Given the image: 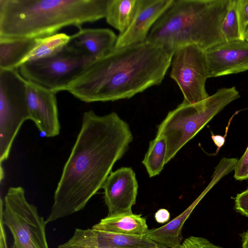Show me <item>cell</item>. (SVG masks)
Listing matches in <instances>:
<instances>
[{
  "mask_svg": "<svg viewBox=\"0 0 248 248\" xmlns=\"http://www.w3.org/2000/svg\"><path fill=\"white\" fill-rule=\"evenodd\" d=\"M35 45V39L0 37V69H18Z\"/></svg>",
  "mask_w": 248,
  "mask_h": 248,
  "instance_id": "obj_18",
  "label": "cell"
},
{
  "mask_svg": "<svg viewBox=\"0 0 248 248\" xmlns=\"http://www.w3.org/2000/svg\"><path fill=\"white\" fill-rule=\"evenodd\" d=\"M239 97L235 87L222 88L201 103L183 102L169 111L158 125L156 134L163 136L167 141L166 164L217 114Z\"/></svg>",
  "mask_w": 248,
  "mask_h": 248,
  "instance_id": "obj_5",
  "label": "cell"
},
{
  "mask_svg": "<svg viewBox=\"0 0 248 248\" xmlns=\"http://www.w3.org/2000/svg\"><path fill=\"white\" fill-rule=\"evenodd\" d=\"M173 52L146 40L115 48L95 61L66 91L86 102L130 98L161 83Z\"/></svg>",
  "mask_w": 248,
  "mask_h": 248,
  "instance_id": "obj_2",
  "label": "cell"
},
{
  "mask_svg": "<svg viewBox=\"0 0 248 248\" xmlns=\"http://www.w3.org/2000/svg\"><path fill=\"white\" fill-rule=\"evenodd\" d=\"M173 0H138L134 17L128 28L119 34L115 48L146 40L149 31Z\"/></svg>",
  "mask_w": 248,
  "mask_h": 248,
  "instance_id": "obj_13",
  "label": "cell"
},
{
  "mask_svg": "<svg viewBox=\"0 0 248 248\" xmlns=\"http://www.w3.org/2000/svg\"><path fill=\"white\" fill-rule=\"evenodd\" d=\"M170 66V76L183 93V102L197 104L209 97L205 88L208 75L204 50L192 45L178 47L173 52Z\"/></svg>",
  "mask_w": 248,
  "mask_h": 248,
  "instance_id": "obj_9",
  "label": "cell"
},
{
  "mask_svg": "<svg viewBox=\"0 0 248 248\" xmlns=\"http://www.w3.org/2000/svg\"><path fill=\"white\" fill-rule=\"evenodd\" d=\"M138 0H108L105 18L107 23L123 33L130 25Z\"/></svg>",
  "mask_w": 248,
  "mask_h": 248,
  "instance_id": "obj_19",
  "label": "cell"
},
{
  "mask_svg": "<svg viewBox=\"0 0 248 248\" xmlns=\"http://www.w3.org/2000/svg\"><path fill=\"white\" fill-rule=\"evenodd\" d=\"M102 188L108 209L107 217L133 213L132 207L136 203L138 184L131 168L124 167L111 171Z\"/></svg>",
  "mask_w": 248,
  "mask_h": 248,
  "instance_id": "obj_10",
  "label": "cell"
},
{
  "mask_svg": "<svg viewBox=\"0 0 248 248\" xmlns=\"http://www.w3.org/2000/svg\"><path fill=\"white\" fill-rule=\"evenodd\" d=\"M35 39V46L23 60L21 65L26 62L47 57L56 53L70 42L71 36L64 33H57Z\"/></svg>",
  "mask_w": 248,
  "mask_h": 248,
  "instance_id": "obj_20",
  "label": "cell"
},
{
  "mask_svg": "<svg viewBox=\"0 0 248 248\" xmlns=\"http://www.w3.org/2000/svg\"><path fill=\"white\" fill-rule=\"evenodd\" d=\"M11 248H16L15 245L13 244V245L11 247Z\"/></svg>",
  "mask_w": 248,
  "mask_h": 248,
  "instance_id": "obj_31",
  "label": "cell"
},
{
  "mask_svg": "<svg viewBox=\"0 0 248 248\" xmlns=\"http://www.w3.org/2000/svg\"></svg>",
  "mask_w": 248,
  "mask_h": 248,
  "instance_id": "obj_32",
  "label": "cell"
},
{
  "mask_svg": "<svg viewBox=\"0 0 248 248\" xmlns=\"http://www.w3.org/2000/svg\"><path fill=\"white\" fill-rule=\"evenodd\" d=\"M212 139L216 145L218 147V149L221 148L225 142V138L220 135H212Z\"/></svg>",
  "mask_w": 248,
  "mask_h": 248,
  "instance_id": "obj_28",
  "label": "cell"
},
{
  "mask_svg": "<svg viewBox=\"0 0 248 248\" xmlns=\"http://www.w3.org/2000/svg\"><path fill=\"white\" fill-rule=\"evenodd\" d=\"M242 248H248V230L241 234Z\"/></svg>",
  "mask_w": 248,
  "mask_h": 248,
  "instance_id": "obj_29",
  "label": "cell"
},
{
  "mask_svg": "<svg viewBox=\"0 0 248 248\" xmlns=\"http://www.w3.org/2000/svg\"><path fill=\"white\" fill-rule=\"evenodd\" d=\"M117 39L115 33L108 29L81 28L71 35L69 43L97 60L114 49Z\"/></svg>",
  "mask_w": 248,
  "mask_h": 248,
  "instance_id": "obj_15",
  "label": "cell"
},
{
  "mask_svg": "<svg viewBox=\"0 0 248 248\" xmlns=\"http://www.w3.org/2000/svg\"><path fill=\"white\" fill-rule=\"evenodd\" d=\"M236 10L240 37L245 40L248 30V0H236Z\"/></svg>",
  "mask_w": 248,
  "mask_h": 248,
  "instance_id": "obj_23",
  "label": "cell"
},
{
  "mask_svg": "<svg viewBox=\"0 0 248 248\" xmlns=\"http://www.w3.org/2000/svg\"><path fill=\"white\" fill-rule=\"evenodd\" d=\"M245 40L248 42V30L246 32Z\"/></svg>",
  "mask_w": 248,
  "mask_h": 248,
  "instance_id": "obj_30",
  "label": "cell"
},
{
  "mask_svg": "<svg viewBox=\"0 0 248 248\" xmlns=\"http://www.w3.org/2000/svg\"><path fill=\"white\" fill-rule=\"evenodd\" d=\"M197 202L198 200L165 225L149 229L144 236L162 248H180L182 228Z\"/></svg>",
  "mask_w": 248,
  "mask_h": 248,
  "instance_id": "obj_17",
  "label": "cell"
},
{
  "mask_svg": "<svg viewBox=\"0 0 248 248\" xmlns=\"http://www.w3.org/2000/svg\"><path fill=\"white\" fill-rule=\"evenodd\" d=\"M92 229L105 232L143 236L149 230L145 218L133 213L106 217L93 226Z\"/></svg>",
  "mask_w": 248,
  "mask_h": 248,
  "instance_id": "obj_16",
  "label": "cell"
},
{
  "mask_svg": "<svg viewBox=\"0 0 248 248\" xmlns=\"http://www.w3.org/2000/svg\"><path fill=\"white\" fill-rule=\"evenodd\" d=\"M208 78L248 70V42L225 41L204 50Z\"/></svg>",
  "mask_w": 248,
  "mask_h": 248,
  "instance_id": "obj_11",
  "label": "cell"
},
{
  "mask_svg": "<svg viewBox=\"0 0 248 248\" xmlns=\"http://www.w3.org/2000/svg\"><path fill=\"white\" fill-rule=\"evenodd\" d=\"M229 0H173L147 39L174 52L195 45L205 50L225 42L221 27Z\"/></svg>",
  "mask_w": 248,
  "mask_h": 248,
  "instance_id": "obj_4",
  "label": "cell"
},
{
  "mask_svg": "<svg viewBox=\"0 0 248 248\" xmlns=\"http://www.w3.org/2000/svg\"><path fill=\"white\" fill-rule=\"evenodd\" d=\"M128 124L115 112L85 111L54 195L47 223L83 209L103 187L115 163L133 140Z\"/></svg>",
  "mask_w": 248,
  "mask_h": 248,
  "instance_id": "obj_1",
  "label": "cell"
},
{
  "mask_svg": "<svg viewBox=\"0 0 248 248\" xmlns=\"http://www.w3.org/2000/svg\"><path fill=\"white\" fill-rule=\"evenodd\" d=\"M170 214L166 209H159L155 214V217L156 221L159 223L167 222L170 219Z\"/></svg>",
  "mask_w": 248,
  "mask_h": 248,
  "instance_id": "obj_27",
  "label": "cell"
},
{
  "mask_svg": "<svg viewBox=\"0 0 248 248\" xmlns=\"http://www.w3.org/2000/svg\"><path fill=\"white\" fill-rule=\"evenodd\" d=\"M67 244L98 248H163L144 235H131L97 231L92 228L76 229Z\"/></svg>",
  "mask_w": 248,
  "mask_h": 248,
  "instance_id": "obj_14",
  "label": "cell"
},
{
  "mask_svg": "<svg viewBox=\"0 0 248 248\" xmlns=\"http://www.w3.org/2000/svg\"><path fill=\"white\" fill-rule=\"evenodd\" d=\"M225 41L242 40L240 37L236 10V0H229L227 11L221 27Z\"/></svg>",
  "mask_w": 248,
  "mask_h": 248,
  "instance_id": "obj_22",
  "label": "cell"
},
{
  "mask_svg": "<svg viewBox=\"0 0 248 248\" xmlns=\"http://www.w3.org/2000/svg\"><path fill=\"white\" fill-rule=\"evenodd\" d=\"M0 217L16 248H49L46 220L39 215L37 207L28 202L22 186L9 188L0 200Z\"/></svg>",
  "mask_w": 248,
  "mask_h": 248,
  "instance_id": "obj_7",
  "label": "cell"
},
{
  "mask_svg": "<svg viewBox=\"0 0 248 248\" xmlns=\"http://www.w3.org/2000/svg\"><path fill=\"white\" fill-rule=\"evenodd\" d=\"M27 95L30 120L46 137L58 135L60 124L56 93L27 80Z\"/></svg>",
  "mask_w": 248,
  "mask_h": 248,
  "instance_id": "obj_12",
  "label": "cell"
},
{
  "mask_svg": "<svg viewBox=\"0 0 248 248\" xmlns=\"http://www.w3.org/2000/svg\"><path fill=\"white\" fill-rule=\"evenodd\" d=\"M27 80L18 69H0V165L9 156L13 142L24 122L30 119Z\"/></svg>",
  "mask_w": 248,
  "mask_h": 248,
  "instance_id": "obj_8",
  "label": "cell"
},
{
  "mask_svg": "<svg viewBox=\"0 0 248 248\" xmlns=\"http://www.w3.org/2000/svg\"><path fill=\"white\" fill-rule=\"evenodd\" d=\"M167 148L166 140L162 136H156L150 141L148 149L142 161L150 177L158 175L163 170L166 164Z\"/></svg>",
  "mask_w": 248,
  "mask_h": 248,
  "instance_id": "obj_21",
  "label": "cell"
},
{
  "mask_svg": "<svg viewBox=\"0 0 248 248\" xmlns=\"http://www.w3.org/2000/svg\"><path fill=\"white\" fill-rule=\"evenodd\" d=\"M96 60L82 49L69 43L51 55L24 63L18 69L27 80L56 93L66 91Z\"/></svg>",
  "mask_w": 248,
  "mask_h": 248,
  "instance_id": "obj_6",
  "label": "cell"
},
{
  "mask_svg": "<svg viewBox=\"0 0 248 248\" xmlns=\"http://www.w3.org/2000/svg\"><path fill=\"white\" fill-rule=\"evenodd\" d=\"M234 177L236 180L248 179V146L240 159L237 161L234 169Z\"/></svg>",
  "mask_w": 248,
  "mask_h": 248,
  "instance_id": "obj_25",
  "label": "cell"
},
{
  "mask_svg": "<svg viewBox=\"0 0 248 248\" xmlns=\"http://www.w3.org/2000/svg\"><path fill=\"white\" fill-rule=\"evenodd\" d=\"M108 0H0V37L36 39L105 18Z\"/></svg>",
  "mask_w": 248,
  "mask_h": 248,
  "instance_id": "obj_3",
  "label": "cell"
},
{
  "mask_svg": "<svg viewBox=\"0 0 248 248\" xmlns=\"http://www.w3.org/2000/svg\"><path fill=\"white\" fill-rule=\"evenodd\" d=\"M180 248H222L210 242L207 239L191 236L186 238Z\"/></svg>",
  "mask_w": 248,
  "mask_h": 248,
  "instance_id": "obj_24",
  "label": "cell"
},
{
  "mask_svg": "<svg viewBox=\"0 0 248 248\" xmlns=\"http://www.w3.org/2000/svg\"><path fill=\"white\" fill-rule=\"evenodd\" d=\"M234 208L237 212L248 217V188L236 195Z\"/></svg>",
  "mask_w": 248,
  "mask_h": 248,
  "instance_id": "obj_26",
  "label": "cell"
}]
</instances>
